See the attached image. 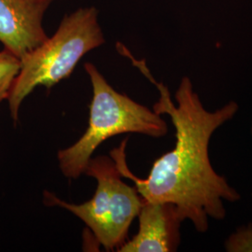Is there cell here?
Masks as SVG:
<instances>
[{
  "label": "cell",
  "instance_id": "obj_1",
  "mask_svg": "<svg viewBox=\"0 0 252 252\" xmlns=\"http://www.w3.org/2000/svg\"><path fill=\"white\" fill-rule=\"evenodd\" d=\"M127 57L159 91V99L153 109L171 119L176 145L153 162L146 179L137 178L127 165V139L110 155L123 178L134 182L142 198L175 205L181 220H188L197 232L204 234L209 228V220L225 219V202L235 203L241 198L225 178L215 171L208 151L213 134L237 114L239 106L230 101L214 111L207 110L189 77L181 79L175 104L168 88L153 78L145 61L136 60L131 54Z\"/></svg>",
  "mask_w": 252,
  "mask_h": 252
},
{
  "label": "cell",
  "instance_id": "obj_2",
  "mask_svg": "<svg viewBox=\"0 0 252 252\" xmlns=\"http://www.w3.org/2000/svg\"><path fill=\"white\" fill-rule=\"evenodd\" d=\"M84 69L93 89L88 127L77 142L57 153L59 168L70 180L84 174L95 150L112 136L135 133L162 137L168 131L162 115L113 89L94 63H84Z\"/></svg>",
  "mask_w": 252,
  "mask_h": 252
},
{
  "label": "cell",
  "instance_id": "obj_3",
  "mask_svg": "<svg viewBox=\"0 0 252 252\" xmlns=\"http://www.w3.org/2000/svg\"><path fill=\"white\" fill-rule=\"evenodd\" d=\"M105 43L94 7L80 8L63 17L57 30L21 59V68L10 91L9 115L14 125L23 102L38 86L51 89L68 78L81 58Z\"/></svg>",
  "mask_w": 252,
  "mask_h": 252
},
{
  "label": "cell",
  "instance_id": "obj_4",
  "mask_svg": "<svg viewBox=\"0 0 252 252\" xmlns=\"http://www.w3.org/2000/svg\"><path fill=\"white\" fill-rule=\"evenodd\" d=\"M84 174L97 181L96 190L89 201L79 205L67 203L45 190L43 202L48 207H61L79 218L107 252L118 250L126 242L143 198L135 187L122 180L123 176L112 157L102 155L92 158Z\"/></svg>",
  "mask_w": 252,
  "mask_h": 252
},
{
  "label": "cell",
  "instance_id": "obj_5",
  "mask_svg": "<svg viewBox=\"0 0 252 252\" xmlns=\"http://www.w3.org/2000/svg\"><path fill=\"white\" fill-rule=\"evenodd\" d=\"M55 0H0V42L22 59L47 39L46 11Z\"/></svg>",
  "mask_w": 252,
  "mask_h": 252
},
{
  "label": "cell",
  "instance_id": "obj_6",
  "mask_svg": "<svg viewBox=\"0 0 252 252\" xmlns=\"http://www.w3.org/2000/svg\"><path fill=\"white\" fill-rule=\"evenodd\" d=\"M138 232L123 244L119 252H177L180 243V225L183 222L175 205L143 199L138 213Z\"/></svg>",
  "mask_w": 252,
  "mask_h": 252
},
{
  "label": "cell",
  "instance_id": "obj_7",
  "mask_svg": "<svg viewBox=\"0 0 252 252\" xmlns=\"http://www.w3.org/2000/svg\"><path fill=\"white\" fill-rule=\"evenodd\" d=\"M21 68V59L7 49L0 51V105L9 99Z\"/></svg>",
  "mask_w": 252,
  "mask_h": 252
},
{
  "label": "cell",
  "instance_id": "obj_8",
  "mask_svg": "<svg viewBox=\"0 0 252 252\" xmlns=\"http://www.w3.org/2000/svg\"><path fill=\"white\" fill-rule=\"evenodd\" d=\"M224 247L228 252H252V223L236 229L229 235Z\"/></svg>",
  "mask_w": 252,
  "mask_h": 252
},
{
  "label": "cell",
  "instance_id": "obj_9",
  "mask_svg": "<svg viewBox=\"0 0 252 252\" xmlns=\"http://www.w3.org/2000/svg\"><path fill=\"white\" fill-rule=\"evenodd\" d=\"M251 132H252V128H251Z\"/></svg>",
  "mask_w": 252,
  "mask_h": 252
}]
</instances>
